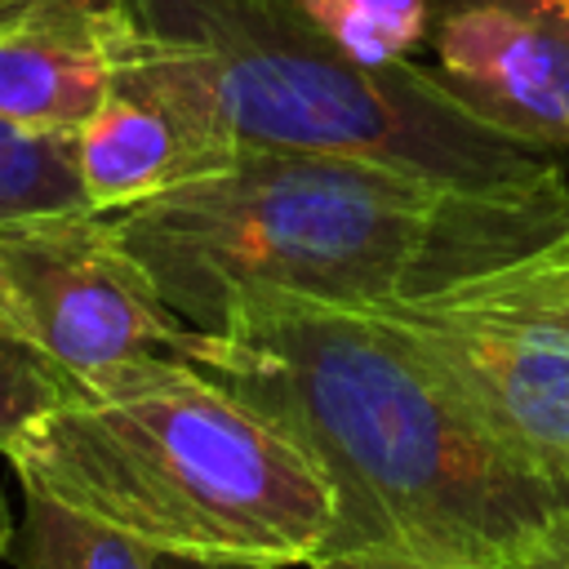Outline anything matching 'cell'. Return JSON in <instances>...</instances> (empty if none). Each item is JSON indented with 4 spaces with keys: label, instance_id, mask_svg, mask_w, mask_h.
Wrapping results in <instances>:
<instances>
[{
    "label": "cell",
    "instance_id": "obj_5",
    "mask_svg": "<svg viewBox=\"0 0 569 569\" xmlns=\"http://www.w3.org/2000/svg\"><path fill=\"white\" fill-rule=\"evenodd\" d=\"M0 320L67 378L187 356L191 338L93 209L0 222Z\"/></svg>",
    "mask_w": 569,
    "mask_h": 569
},
{
    "label": "cell",
    "instance_id": "obj_11",
    "mask_svg": "<svg viewBox=\"0 0 569 569\" xmlns=\"http://www.w3.org/2000/svg\"><path fill=\"white\" fill-rule=\"evenodd\" d=\"M89 209L76 173V133L22 129L0 116V222Z\"/></svg>",
    "mask_w": 569,
    "mask_h": 569
},
{
    "label": "cell",
    "instance_id": "obj_7",
    "mask_svg": "<svg viewBox=\"0 0 569 569\" xmlns=\"http://www.w3.org/2000/svg\"><path fill=\"white\" fill-rule=\"evenodd\" d=\"M445 98L529 151H569V0H427Z\"/></svg>",
    "mask_w": 569,
    "mask_h": 569
},
{
    "label": "cell",
    "instance_id": "obj_16",
    "mask_svg": "<svg viewBox=\"0 0 569 569\" xmlns=\"http://www.w3.org/2000/svg\"><path fill=\"white\" fill-rule=\"evenodd\" d=\"M520 569H569V507L560 511V520H556V529L547 533L542 551H538L529 565H520Z\"/></svg>",
    "mask_w": 569,
    "mask_h": 569
},
{
    "label": "cell",
    "instance_id": "obj_15",
    "mask_svg": "<svg viewBox=\"0 0 569 569\" xmlns=\"http://www.w3.org/2000/svg\"><path fill=\"white\" fill-rule=\"evenodd\" d=\"M311 569H471V565H427L405 556H333V560H316Z\"/></svg>",
    "mask_w": 569,
    "mask_h": 569
},
{
    "label": "cell",
    "instance_id": "obj_9",
    "mask_svg": "<svg viewBox=\"0 0 569 569\" xmlns=\"http://www.w3.org/2000/svg\"><path fill=\"white\" fill-rule=\"evenodd\" d=\"M133 44L124 0H18L0 18V116L76 133Z\"/></svg>",
    "mask_w": 569,
    "mask_h": 569
},
{
    "label": "cell",
    "instance_id": "obj_8",
    "mask_svg": "<svg viewBox=\"0 0 569 569\" xmlns=\"http://www.w3.org/2000/svg\"><path fill=\"white\" fill-rule=\"evenodd\" d=\"M236 151V133L129 62H120L107 102L76 129V173L93 213H120L209 178Z\"/></svg>",
    "mask_w": 569,
    "mask_h": 569
},
{
    "label": "cell",
    "instance_id": "obj_2",
    "mask_svg": "<svg viewBox=\"0 0 569 569\" xmlns=\"http://www.w3.org/2000/svg\"><path fill=\"white\" fill-rule=\"evenodd\" d=\"M107 218L169 311L213 329L236 293L387 311L462 289L547 249L569 227V187L480 196L356 151L240 147L227 169Z\"/></svg>",
    "mask_w": 569,
    "mask_h": 569
},
{
    "label": "cell",
    "instance_id": "obj_6",
    "mask_svg": "<svg viewBox=\"0 0 569 569\" xmlns=\"http://www.w3.org/2000/svg\"><path fill=\"white\" fill-rule=\"evenodd\" d=\"M511 445L569 489V311L476 284L378 311Z\"/></svg>",
    "mask_w": 569,
    "mask_h": 569
},
{
    "label": "cell",
    "instance_id": "obj_18",
    "mask_svg": "<svg viewBox=\"0 0 569 569\" xmlns=\"http://www.w3.org/2000/svg\"><path fill=\"white\" fill-rule=\"evenodd\" d=\"M13 542V516H9V502H4V489H0V556L9 551Z\"/></svg>",
    "mask_w": 569,
    "mask_h": 569
},
{
    "label": "cell",
    "instance_id": "obj_3",
    "mask_svg": "<svg viewBox=\"0 0 569 569\" xmlns=\"http://www.w3.org/2000/svg\"><path fill=\"white\" fill-rule=\"evenodd\" d=\"M22 489L160 556L316 565L333 498L307 453L182 356L71 378L4 453Z\"/></svg>",
    "mask_w": 569,
    "mask_h": 569
},
{
    "label": "cell",
    "instance_id": "obj_14",
    "mask_svg": "<svg viewBox=\"0 0 569 569\" xmlns=\"http://www.w3.org/2000/svg\"><path fill=\"white\" fill-rule=\"evenodd\" d=\"M471 284L489 289V293H511V298H529V302H547V307L569 311V227L547 249H538L533 258L498 267Z\"/></svg>",
    "mask_w": 569,
    "mask_h": 569
},
{
    "label": "cell",
    "instance_id": "obj_13",
    "mask_svg": "<svg viewBox=\"0 0 569 569\" xmlns=\"http://www.w3.org/2000/svg\"><path fill=\"white\" fill-rule=\"evenodd\" d=\"M71 378L0 320V453L67 396Z\"/></svg>",
    "mask_w": 569,
    "mask_h": 569
},
{
    "label": "cell",
    "instance_id": "obj_4",
    "mask_svg": "<svg viewBox=\"0 0 569 569\" xmlns=\"http://www.w3.org/2000/svg\"><path fill=\"white\" fill-rule=\"evenodd\" d=\"M129 67L236 133L240 147L356 151L458 191L547 196L565 169L458 111L431 67L351 62L302 0H124Z\"/></svg>",
    "mask_w": 569,
    "mask_h": 569
},
{
    "label": "cell",
    "instance_id": "obj_12",
    "mask_svg": "<svg viewBox=\"0 0 569 569\" xmlns=\"http://www.w3.org/2000/svg\"><path fill=\"white\" fill-rule=\"evenodd\" d=\"M302 9L351 62L369 71L409 62L427 40V0H302Z\"/></svg>",
    "mask_w": 569,
    "mask_h": 569
},
{
    "label": "cell",
    "instance_id": "obj_1",
    "mask_svg": "<svg viewBox=\"0 0 569 569\" xmlns=\"http://www.w3.org/2000/svg\"><path fill=\"white\" fill-rule=\"evenodd\" d=\"M320 471L333 529L320 560L529 565L569 489L529 467L378 311L236 293L187 356Z\"/></svg>",
    "mask_w": 569,
    "mask_h": 569
},
{
    "label": "cell",
    "instance_id": "obj_10",
    "mask_svg": "<svg viewBox=\"0 0 569 569\" xmlns=\"http://www.w3.org/2000/svg\"><path fill=\"white\" fill-rule=\"evenodd\" d=\"M156 547L36 489H22V520L9 542L13 569H156Z\"/></svg>",
    "mask_w": 569,
    "mask_h": 569
},
{
    "label": "cell",
    "instance_id": "obj_17",
    "mask_svg": "<svg viewBox=\"0 0 569 569\" xmlns=\"http://www.w3.org/2000/svg\"><path fill=\"white\" fill-rule=\"evenodd\" d=\"M156 569H271V565H244V560H191V556H156Z\"/></svg>",
    "mask_w": 569,
    "mask_h": 569
}]
</instances>
